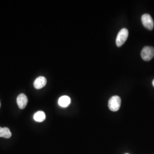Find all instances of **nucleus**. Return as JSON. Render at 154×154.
<instances>
[{
  "instance_id": "obj_1",
  "label": "nucleus",
  "mask_w": 154,
  "mask_h": 154,
  "mask_svg": "<svg viewBox=\"0 0 154 154\" xmlns=\"http://www.w3.org/2000/svg\"><path fill=\"white\" fill-rule=\"evenodd\" d=\"M121 105V99L119 96L115 95L112 97L109 100V108L111 111L116 112L120 109Z\"/></svg>"
},
{
  "instance_id": "obj_2",
  "label": "nucleus",
  "mask_w": 154,
  "mask_h": 154,
  "mask_svg": "<svg viewBox=\"0 0 154 154\" xmlns=\"http://www.w3.org/2000/svg\"><path fill=\"white\" fill-rule=\"evenodd\" d=\"M128 37V31L126 28L121 29L118 34L116 39V44L118 47H121L125 43Z\"/></svg>"
},
{
  "instance_id": "obj_3",
  "label": "nucleus",
  "mask_w": 154,
  "mask_h": 154,
  "mask_svg": "<svg viewBox=\"0 0 154 154\" xmlns=\"http://www.w3.org/2000/svg\"><path fill=\"white\" fill-rule=\"evenodd\" d=\"M141 57L143 60L150 61L154 57V48L151 46H145L141 51Z\"/></svg>"
},
{
  "instance_id": "obj_4",
  "label": "nucleus",
  "mask_w": 154,
  "mask_h": 154,
  "mask_svg": "<svg viewBox=\"0 0 154 154\" xmlns=\"http://www.w3.org/2000/svg\"><path fill=\"white\" fill-rule=\"evenodd\" d=\"M142 22L144 26L149 30H152L154 28V21L149 14H143L142 16Z\"/></svg>"
},
{
  "instance_id": "obj_5",
  "label": "nucleus",
  "mask_w": 154,
  "mask_h": 154,
  "mask_svg": "<svg viewBox=\"0 0 154 154\" xmlns=\"http://www.w3.org/2000/svg\"><path fill=\"white\" fill-rule=\"evenodd\" d=\"M28 102V97L24 94H20L17 98V103L20 109H24Z\"/></svg>"
},
{
  "instance_id": "obj_6",
  "label": "nucleus",
  "mask_w": 154,
  "mask_h": 154,
  "mask_svg": "<svg viewBox=\"0 0 154 154\" xmlns=\"http://www.w3.org/2000/svg\"><path fill=\"white\" fill-rule=\"evenodd\" d=\"M47 80L46 78L42 76L39 77L34 81V86L36 89H41L43 88L46 85Z\"/></svg>"
},
{
  "instance_id": "obj_7",
  "label": "nucleus",
  "mask_w": 154,
  "mask_h": 154,
  "mask_svg": "<svg viewBox=\"0 0 154 154\" xmlns=\"http://www.w3.org/2000/svg\"><path fill=\"white\" fill-rule=\"evenodd\" d=\"M71 100L69 97L64 95L60 98L58 100V104L62 107H66L70 104Z\"/></svg>"
},
{
  "instance_id": "obj_8",
  "label": "nucleus",
  "mask_w": 154,
  "mask_h": 154,
  "mask_svg": "<svg viewBox=\"0 0 154 154\" xmlns=\"http://www.w3.org/2000/svg\"><path fill=\"white\" fill-rule=\"evenodd\" d=\"M33 118L35 121L37 122H42L45 120L46 115L44 111H39L34 114V115L33 116Z\"/></svg>"
},
{
  "instance_id": "obj_9",
  "label": "nucleus",
  "mask_w": 154,
  "mask_h": 154,
  "mask_svg": "<svg viewBox=\"0 0 154 154\" xmlns=\"http://www.w3.org/2000/svg\"><path fill=\"white\" fill-rule=\"evenodd\" d=\"M11 137V132L8 127L2 128L0 127V137L10 138Z\"/></svg>"
},
{
  "instance_id": "obj_10",
  "label": "nucleus",
  "mask_w": 154,
  "mask_h": 154,
  "mask_svg": "<svg viewBox=\"0 0 154 154\" xmlns=\"http://www.w3.org/2000/svg\"><path fill=\"white\" fill-rule=\"evenodd\" d=\"M152 85H153V86L154 87V79L153 80V81H152Z\"/></svg>"
},
{
  "instance_id": "obj_11",
  "label": "nucleus",
  "mask_w": 154,
  "mask_h": 154,
  "mask_svg": "<svg viewBox=\"0 0 154 154\" xmlns=\"http://www.w3.org/2000/svg\"><path fill=\"white\" fill-rule=\"evenodd\" d=\"M1 102H0V107H1Z\"/></svg>"
},
{
  "instance_id": "obj_12",
  "label": "nucleus",
  "mask_w": 154,
  "mask_h": 154,
  "mask_svg": "<svg viewBox=\"0 0 154 154\" xmlns=\"http://www.w3.org/2000/svg\"></svg>"
}]
</instances>
